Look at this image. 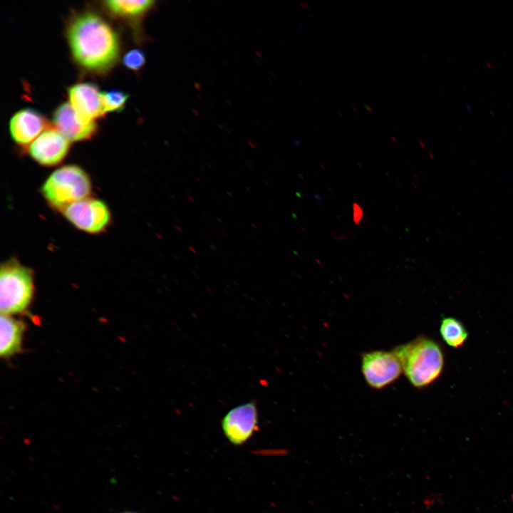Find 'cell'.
Masks as SVG:
<instances>
[{
  "mask_svg": "<svg viewBox=\"0 0 513 513\" xmlns=\"http://www.w3.org/2000/svg\"><path fill=\"white\" fill-rule=\"evenodd\" d=\"M66 36L74 60L90 72L107 73L118 61V35L105 19L95 12L83 11L73 16Z\"/></svg>",
  "mask_w": 513,
  "mask_h": 513,
  "instance_id": "6da1fadb",
  "label": "cell"
},
{
  "mask_svg": "<svg viewBox=\"0 0 513 513\" xmlns=\"http://www.w3.org/2000/svg\"><path fill=\"white\" fill-rule=\"evenodd\" d=\"M400 361L403 373L416 388H424L442 374L445 366L444 352L434 339L420 336L393 349Z\"/></svg>",
  "mask_w": 513,
  "mask_h": 513,
  "instance_id": "7a4b0ae2",
  "label": "cell"
},
{
  "mask_svg": "<svg viewBox=\"0 0 513 513\" xmlns=\"http://www.w3.org/2000/svg\"><path fill=\"white\" fill-rule=\"evenodd\" d=\"M92 190L90 175L76 165L58 167L46 178L40 189L47 204L59 212L71 204L91 196Z\"/></svg>",
  "mask_w": 513,
  "mask_h": 513,
  "instance_id": "3957f363",
  "label": "cell"
},
{
  "mask_svg": "<svg viewBox=\"0 0 513 513\" xmlns=\"http://www.w3.org/2000/svg\"><path fill=\"white\" fill-rule=\"evenodd\" d=\"M0 268L1 314L27 312L35 292L33 270L14 257L3 261Z\"/></svg>",
  "mask_w": 513,
  "mask_h": 513,
  "instance_id": "277c9868",
  "label": "cell"
},
{
  "mask_svg": "<svg viewBox=\"0 0 513 513\" xmlns=\"http://www.w3.org/2000/svg\"><path fill=\"white\" fill-rule=\"evenodd\" d=\"M61 213L73 227L89 234H103L112 221L108 204L93 196L71 204Z\"/></svg>",
  "mask_w": 513,
  "mask_h": 513,
  "instance_id": "5b68a950",
  "label": "cell"
},
{
  "mask_svg": "<svg viewBox=\"0 0 513 513\" xmlns=\"http://www.w3.org/2000/svg\"><path fill=\"white\" fill-rule=\"evenodd\" d=\"M361 372L366 383L379 390L394 383L402 374L403 369L393 351L375 350L362 355Z\"/></svg>",
  "mask_w": 513,
  "mask_h": 513,
  "instance_id": "8992f818",
  "label": "cell"
},
{
  "mask_svg": "<svg viewBox=\"0 0 513 513\" xmlns=\"http://www.w3.org/2000/svg\"><path fill=\"white\" fill-rule=\"evenodd\" d=\"M71 142L55 128L46 129L28 146V153L44 167L59 165L67 156Z\"/></svg>",
  "mask_w": 513,
  "mask_h": 513,
  "instance_id": "52a82bcc",
  "label": "cell"
},
{
  "mask_svg": "<svg viewBox=\"0 0 513 513\" xmlns=\"http://www.w3.org/2000/svg\"><path fill=\"white\" fill-rule=\"evenodd\" d=\"M256 404L249 402L231 409L223 418L222 430L234 445H242L249 440L258 428Z\"/></svg>",
  "mask_w": 513,
  "mask_h": 513,
  "instance_id": "ba28073f",
  "label": "cell"
},
{
  "mask_svg": "<svg viewBox=\"0 0 513 513\" xmlns=\"http://www.w3.org/2000/svg\"><path fill=\"white\" fill-rule=\"evenodd\" d=\"M55 128L70 142H79L90 139L96 133L95 122L81 118L69 103L60 105L53 115Z\"/></svg>",
  "mask_w": 513,
  "mask_h": 513,
  "instance_id": "9c48e42d",
  "label": "cell"
},
{
  "mask_svg": "<svg viewBox=\"0 0 513 513\" xmlns=\"http://www.w3.org/2000/svg\"><path fill=\"white\" fill-rule=\"evenodd\" d=\"M69 103L83 119L95 122L105 114L102 92L88 82L78 83L68 88Z\"/></svg>",
  "mask_w": 513,
  "mask_h": 513,
  "instance_id": "30bf717a",
  "label": "cell"
},
{
  "mask_svg": "<svg viewBox=\"0 0 513 513\" xmlns=\"http://www.w3.org/2000/svg\"><path fill=\"white\" fill-rule=\"evenodd\" d=\"M9 133L12 140L21 147L29 145L48 128L45 117L32 108L17 111L9 121Z\"/></svg>",
  "mask_w": 513,
  "mask_h": 513,
  "instance_id": "8fae6325",
  "label": "cell"
},
{
  "mask_svg": "<svg viewBox=\"0 0 513 513\" xmlns=\"http://www.w3.org/2000/svg\"><path fill=\"white\" fill-rule=\"evenodd\" d=\"M0 321V356L9 358L21 351L26 323L5 314H1Z\"/></svg>",
  "mask_w": 513,
  "mask_h": 513,
  "instance_id": "7c38bea8",
  "label": "cell"
},
{
  "mask_svg": "<svg viewBox=\"0 0 513 513\" xmlns=\"http://www.w3.org/2000/svg\"><path fill=\"white\" fill-rule=\"evenodd\" d=\"M103 6L114 16L139 22L154 7L152 0H109L103 2Z\"/></svg>",
  "mask_w": 513,
  "mask_h": 513,
  "instance_id": "4fadbf2b",
  "label": "cell"
},
{
  "mask_svg": "<svg viewBox=\"0 0 513 513\" xmlns=\"http://www.w3.org/2000/svg\"><path fill=\"white\" fill-rule=\"evenodd\" d=\"M440 333L442 340L453 348L461 347L468 337V332L464 324L452 316L445 317L442 320Z\"/></svg>",
  "mask_w": 513,
  "mask_h": 513,
  "instance_id": "5bb4252c",
  "label": "cell"
},
{
  "mask_svg": "<svg viewBox=\"0 0 513 513\" xmlns=\"http://www.w3.org/2000/svg\"><path fill=\"white\" fill-rule=\"evenodd\" d=\"M128 97L127 93L118 90L102 92L103 104L105 113L123 110Z\"/></svg>",
  "mask_w": 513,
  "mask_h": 513,
  "instance_id": "9a60e30c",
  "label": "cell"
},
{
  "mask_svg": "<svg viewBox=\"0 0 513 513\" xmlns=\"http://www.w3.org/2000/svg\"><path fill=\"white\" fill-rule=\"evenodd\" d=\"M123 63L126 68L137 71L144 66L145 56L142 51L139 49H132L125 54L123 58Z\"/></svg>",
  "mask_w": 513,
  "mask_h": 513,
  "instance_id": "2e32d148",
  "label": "cell"
},
{
  "mask_svg": "<svg viewBox=\"0 0 513 513\" xmlns=\"http://www.w3.org/2000/svg\"><path fill=\"white\" fill-rule=\"evenodd\" d=\"M121 513H137V512H121Z\"/></svg>",
  "mask_w": 513,
  "mask_h": 513,
  "instance_id": "e0dca14e",
  "label": "cell"
}]
</instances>
